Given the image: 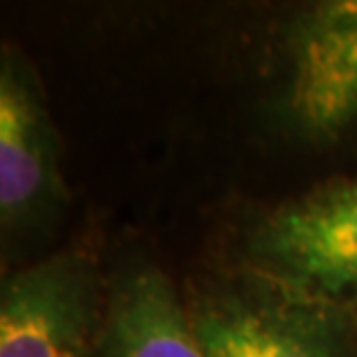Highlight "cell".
<instances>
[{
  "mask_svg": "<svg viewBox=\"0 0 357 357\" xmlns=\"http://www.w3.org/2000/svg\"><path fill=\"white\" fill-rule=\"evenodd\" d=\"M255 258L302 302H357V178L285 204L260 225Z\"/></svg>",
  "mask_w": 357,
  "mask_h": 357,
  "instance_id": "6da1fadb",
  "label": "cell"
},
{
  "mask_svg": "<svg viewBox=\"0 0 357 357\" xmlns=\"http://www.w3.org/2000/svg\"><path fill=\"white\" fill-rule=\"evenodd\" d=\"M290 112L304 130L332 135L357 119V0L323 3L299 21Z\"/></svg>",
  "mask_w": 357,
  "mask_h": 357,
  "instance_id": "7a4b0ae2",
  "label": "cell"
},
{
  "mask_svg": "<svg viewBox=\"0 0 357 357\" xmlns=\"http://www.w3.org/2000/svg\"><path fill=\"white\" fill-rule=\"evenodd\" d=\"M91 283L82 265L52 260L12 276L0 299V357H84Z\"/></svg>",
  "mask_w": 357,
  "mask_h": 357,
  "instance_id": "3957f363",
  "label": "cell"
},
{
  "mask_svg": "<svg viewBox=\"0 0 357 357\" xmlns=\"http://www.w3.org/2000/svg\"><path fill=\"white\" fill-rule=\"evenodd\" d=\"M206 357H348L344 332L325 306L227 299L192 318Z\"/></svg>",
  "mask_w": 357,
  "mask_h": 357,
  "instance_id": "277c9868",
  "label": "cell"
},
{
  "mask_svg": "<svg viewBox=\"0 0 357 357\" xmlns=\"http://www.w3.org/2000/svg\"><path fill=\"white\" fill-rule=\"evenodd\" d=\"M56 142L28 77L5 61L0 75V213L17 225L54 195Z\"/></svg>",
  "mask_w": 357,
  "mask_h": 357,
  "instance_id": "5b68a950",
  "label": "cell"
},
{
  "mask_svg": "<svg viewBox=\"0 0 357 357\" xmlns=\"http://www.w3.org/2000/svg\"><path fill=\"white\" fill-rule=\"evenodd\" d=\"M102 357H206L160 274H139L114 302Z\"/></svg>",
  "mask_w": 357,
  "mask_h": 357,
  "instance_id": "8992f818",
  "label": "cell"
}]
</instances>
